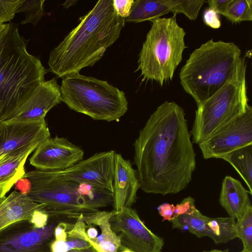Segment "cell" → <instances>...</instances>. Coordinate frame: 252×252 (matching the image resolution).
<instances>
[{"mask_svg": "<svg viewBox=\"0 0 252 252\" xmlns=\"http://www.w3.org/2000/svg\"><path fill=\"white\" fill-rule=\"evenodd\" d=\"M232 24L252 21V0H233L222 15Z\"/></svg>", "mask_w": 252, "mask_h": 252, "instance_id": "26", "label": "cell"}, {"mask_svg": "<svg viewBox=\"0 0 252 252\" xmlns=\"http://www.w3.org/2000/svg\"><path fill=\"white\" fill-rule=\"evenodd\" d=\"M23 0H0V24L10 22Z\"/></svg>", "mask_w": 252, "mask_h": 252, "instance_id": "29", "label": "cell"}, {"mask_svg": "<svg viewBox=\"0 0 252 252\" xmlns=\"http://www.w3.org/2000/svg\"><path fill=\"white\" fill-rule=\"evenodd\" d=\"M238 173L252 194V144L236 149L221 158Z\"/></svg>", "mask_w": 252, "mask_h": 252, "instance_id": "22", "label": "cell"}, {"mask_svg": "<svg viewBox=\"0 0 252 252\" xmlns=\"http://www.w3.org/2000/svg\"><path fill=\"white\" fill-rule=\"evenodd\" d=\"M40 143L28 145L0 157V189L5 195L25 175L24 165L28 157Z\"/></svg>", "mask_w": 252, "mask_h": 252, "instance_id": "18", "label": "cell"}, {"mask_svg": "<svg viewBox=\"0 0 252 252\" xmlns=\"http://www.w3.org/2000/svg\"><path fill=\"white\" fill-rule=\"evenodd\" d=\"M78 2V0H66L62 5L63 8H68V7L75 5Z\"/></svg>", "mask_w": 252, "mask_h": 252, "instance_id": "41", "label": "cell"}, {"mask_svg": "<svg viewBox=\"0 0 252 252\" xmlns=\"http://www.w3.org/2000/svg\"><path fill=\"white\" fill-rule=\"evenodd\" d=\"M60 88L62 102L94 120L117 121L128 110L125 93L106 81L76 73L63 78Z\"/></svg>", "mask_w": 252, "mask_h": 252, "instance_id": "6", "label": "cell"}, {"mask_svg": "<svg viewBox=\"0 0 252 252\" xmlns=\"http://www.w3.org/2000/svg\"><path fill=\"white\" fill-rule=\"evenodd\" d=\"M237 238L242 242L243 252H252V206H249L236 220Z\"/></svg>", "mask_w": 252, "mask_h": 252, "instance_id": "25", "label": "cell"}, {"mask_svg": "<svg viewBox=\"0 0 252 252\" xmlns=\"http://www.w3.org/2000/svg\"><path fill=\"white\" fill-rule=\"evenodd\" d=\"M61 102V88L57 79L54 77L45 80L35 90L11 120L31 122L45 119L47 113Z\"/></svg>", "mask_w": 252, "mask_h": 252, "instance_id": "16", "label": "cell"}, {"mask_svg": "<svg viewBox=\"0 0 252 252\" xmlns=\"http://www.w3.org/2000/svg\"><path fill=\"white\" fill-rule=\"evenodd\" d=\"M116 153L113 150L98 153L59 172L66 179L85 182L114 193Z\"/></svg>", "mask_w": 252, "mask_h": 252, "instance_id": "14", "label": "cell"}, {"mask_svg": "<svg viewBox=\"0 0 252 252\" xmlns=\"http://www.w3.org/2000/svg\"><path fill=\"white\" fill-rule=\"evenodd\" d=\"M174 207L173 204L168 203H164L158 207V213L163 218L162 221H171L174 216Z\"/></svg>", "mask_w": 252, "mask_h": 252, "instance_id": "37", "label": "cell"}, {"mask_svg": "<svg viewBox=\"0 0 252 252\" xmlns=\"http://www.w3.org/2000/svg\"><path fill=\"white\" fill-rule=\"evenodd\" d=\"M45 0H23L16 13H24L25 19L21 24L31 23L35 26L44 15Z\"/></svg>", "mask_w": 252, "mask_h": 252, "instance_id": "27", "label": "cell"}, {"mask_svg": "<svg viewBox=\"0 0 252 252\" xmlns=\"http://www.w3.org/2000/svg\"><path fill=\"white\" fill-rule=\"evenodd\" d=\"M119 252H131L127 250H123L122 251H120Z\"/></svg>", "mask_w": 252, "mask_h": 252, "instance_id": "46", "label": "cell"}, {"mask_svg": "<svg viewBox=\"0 0 252 252\" xmlns=\"http://www.w3.org/2000/svg\"><path fill=\"white\" fill-rule=\"evenodd\" d=\"M65 242L67 245L69 251L85 249L92 246L87 241L81 238L73 236L67 235Z\"/></svg>", "mask_w": 252, "mask_h": 252, "instance_id": "36", "label": "cell"}, {"mask_svg": "<svg viewBox=\"0 0 252 252\" xmlns=\"http://www.w3.org/2000/svg\"><path fill=\"white\" fill-rule=\"evenodd\" d=\"M59 219L50 218L41 228L33 227L29 220L9 225L0 231V252H51L50 245Z\"/></svg>", "mask_w": 252, "mask_h": 252, "instance_id": "10", "label": "cell"}, {"mask_svg": "<svg viewBox=\"0 0 252 252\" xmlns=\"http://www.w3.org/2000/svg\"><path fill=\"white\" fill-rule=\"evenodd\" d=\"M3 105L2 102L0 100V123L1 122V116L3 111Z\"/></svg>", "mask_w": 252, "mask_h": 252, "instance_id": "44", "label": "cell"}, {"mask_svg": "<svg viewBox=\"0 0 252 252\" xmlns=\"http://www.w3.org/2000/svg\"><path fill=\"white\" fill-rule=\"evenodd\" d=\"M196 209L194 199L191 196H189L175 206L173 217L191 214L194 212Z\"/></svg>", "mask_w": 252, "mask_h": 252, "instance_id": "30", "label": "cell"}, {"mask_svg": "<svg viewBox=\"0 0 252 252\" xmlns=\"http://www.w3.org/2000/svg\"><path fill=\"white\" fill-rule=\"evenodd\" d=\"M49 219L48 215L42 209L35 211L29 221L35 228H41L47 224Z\"/></svg>", "mask_w": 252, "mask_h": 252, "instance_id": "32", "label": "cell"}, {"mask_svg": "<svg viewBox=\"0 0 252 252\" xmlns=\"http://www.w3.org/2000/svg\"><path fill=\"white\" fill-rule=\"evenodd\" d=\"M207 236L216 244L227 243L237 238L235 219L208 217L206 222Z\"/></svg>", "mask_w": 252, "mask_h": 252, "instance_id": "23", "label": "cell"}, {"mask_svg": "<svg viewBox=\"0 0 252 252\" xmlns=\"http://www.w3.org/2000/svg\"><path fill=\"white\" fill-rule=\"evenodd\" d=\"M173 6V0H134L129 16L125 19V22H151L171 12Z\"/></svg>", "mask_w": 252, "mask_h": 252, "instance_id": "21", "label": "cell"}, {"mask_svg": "<svg viewBox=\"0 0 252 252\" xmlns=\"http://www.w3.org/2000/svg\"><path fill=\"white\" fill-rule=\"evenodd\" d=\"M247 62L241 57L231 77L217 92L197 105L190 131L199 145L220 127L245 113L250 106L246 85Z\"/></svg>", "mask_w": 252, "mask_h": 252, "instance_id": "7", "label": "cell"}, {"mask_svg": "<svg viewBox=\"0 0 252 252\" xmlns=\"http://www.w3.org/2000/svg\"><path fill=\"white\" fill-rule=\"evenodd\" d=\"M84 155L80 147L67 138L50 136L37 146L30 162L40 170H63L83 160Z\"/></svg>", "mask_w": 252, "mask_h": 252, "instance_id": "13", "label": "cell"}, {"mask_svg": "<svg viewBox=\"0 0 252 252\" xmlns=\"http://www.w3.org/2000/svg\"><path fill=\"white\" fill-rule=\"evenodd\" d=\"M249 193L239 181L226 176L222 182L220 203L229 217L237 220L252 205Z\"/></svg>", "mask_w": 252, "mask_h": 252, "instance_id": "20", "label": "cell"}, {"mask_svg": "<svg viewBox=\"0 0 252 252\" xmlns=\"http://www.w3.org/2000/svg\"><path fill=\"white\" fill-rule=\"evenodd\" d=\"M203 19L205 24L213 29H217L221 27L218 14L212 10L206 9L203 13Z\"/></svg>", "mask_w": 252, "mask_h": 252, "instance_id": "33", "label": "cell"}, {"mask_svg": "<svg viewBox=\"0 0 252 252\" xmlns=\"http://www.w3.org/2000/svg\"><path fill=\"white\" fill-rule=\"evenodd\" d=\"M171 12L176 15L183 13L190 20H195L205 0H173Z\"/></svg>", "mask_w": 252, "mask_h": 252, "instance_id": "28", "label": "cell"}, {"mask_svg": "<svg viewBox=\"0 0 252 252\" xmlns=\"http://www.w3.org/2000/svg\"><path fill=\"white\" fill-rule=\"evenodd\" d=\"M233 0H208L206 1L209 9L214 11L218 14L223 15L227 11Z\"/></svg>", "mask_w": 252, "mask_h": 252, "instance_id": "34", "label": "cell"}, {"mask_svg": "<svg viewBox=\"0 0 252 252\" xmlns=\"http://www.w3.org/2000/svg\"><path fill=\"white\" fill-rule=\"evenodd\" d=\"M28 42L20 35L18 25L11 22L0 34L1 122L15 116L50 71L38 57L28 52Z\"/></svg>", "mask_w": 252, "mask_h": 252, "instance_id": "3", "label": "cell"}, {"mask_svg": "<svg viewBox=\"0 0 252 252\" xmlns=\"http://www.w3.org/2000/svg\"><path fill=\"white\" fill-rule=\"evenodd\" d=\"M252 144V107L228 122L198 145L204 159L221 158L232 151Z\"/></svg>", "mask_w": 252, "mask_h": 252, "instance_id": "11", "label": "cell"}, {"mask_svg": "<svg viewBox=\"0 0 252 252\" xmlns=\"http://www.w3.org/2000/svg\"><path fill=\"white\" fill-rule=\"evenodd\" d=\"M184 109L164 101L150 115L133 144L140 189L176 194L187 187L196 168V154Z\"/></svg>", "mask_w": 252, "mask_h": 252, "instance_id": "1", "label": "cell"}, {"mask_svg": "<svg viewBox=\"0 0 252 252\" xmlns=\"http://www.w3.org/2000/svg\"><path fill=\"white\" fill-rule=\"evenodd\" d=\"M50 136L45 119L0 123V157L34 143H41Z\"/></svg>", "mask_w": 252, "mask_h": 252, "instance_id": "15", "label": "cell"}, {"mask_svg": "<svg viewBox=\"0 0 252 252\" xmlns=\"http://www.w3.org/2000/svg\"><path fill=\"white\" fill-rule=\"evenodd\" d=\"M134 0H112L113 6L117 14L126 19L131 10Z\"/></svg>", "mask_w": 252, "mask_h": 252, "instance_id": "31", "label": "cell"}, {"mask_svg": "<svg viewBox=\"0 0 252 252\" xmlns=\"http://www.w3.org/2000/svg\"><path fill=\"white\" fill-rule=\"evenodd\" d=\"M203 252H226L215 249V250H211L209 251H204ZM241 252H243L242 251Z\"/></svg>", "mask_w": 252, "mask_h": 252, "instance_id": "45", "label": "cell"}, {"mask_svg": "<svg viewBox=\"0 0 252 252\" xmlns=\"http://www.w3.org/2000/svg\"><path fill=\"white\" fill-rule=\"evenodd\" d=\"M44 207L26 194L13 191L0 205V231L14 222L30 220L35 211Z\"/></svg>", "mask_w": 252, "mask_h": 252, "instance_id": "19", "label": "cell"}, {"mask_svg": "<svg viewBox=\"0 0 252 252\" xmlns=\"http://www.w3.org/2000/svg\"><path fill=\"white\" fill-rule=\"evenodd\" d=\"M5 198V195L3 194L2 190L0 189V205L4 201Z\"/></svg>", "mask_w": 252, "mask_h": 252, "instance_id": "42", "label": "cell"}, {"mask_svg": "<svg viewBox=\"0 0 252 252\" xmlns=\"http://www.w3.org/2000/svg\"><path fill=\"white\" fill-rule=\"evenodd\" d=\"M208 217L203 215L197 209L189 214L173 217L170 222L172 227L188 230L198 238L207 236L206 222Z\"/></svg>", "mask_w": 252, "mask_h": 252, "instance_id": "24", "label": "cell"}, {"mask_svg": "<svg viewBox=\"0 0 252 252\" xmlns=\"http://www.w3.org/2000/svg\"><path fill=\"white\" fill-rule=\"evenodd\" d=\"M113 187L114 210L119 212L124 208L131 207L140 188L139 181L131 162L118 153L115 156Z\"/></svg>", "mask_w": 252, "mask_h": 252, "instance_id": "17", "label": "cell"}, {"mask_svg": "<svg viewBox=\"0 0 252 252\" xmlns=\"http://www.w3.org/2000/svg\"><path fill=\"white\" fill-rule=\"evenodd\" d=\"M15 189L21 193L27 195L31 189L30 182L26 177H22L14 184Z\"/></svg>", "mask_w": 252, "mask_h": 252, "instance_id": "38", "label": "cell"}, {"mask_svg": "<svg viewBox=\"0 0 252 252\" xmlns=\"http://www.w3.org/2000/svg\"><path fill=\"white\" fill-rule=\"evenodd\" d=\"M176 15L151 21L138 55V67L142 81H154L162 86L172 80L176 69L182 61L187 47L186 32L177 22Z\"/></svg>", "mask_w": 252, "mask_h": 252, "instance_id": "5", "label": "cell"}, {"mask_svg": "<svg viewBox=\"0 0 252 252\" xmlns=\"http://www.w3.org/2000/svg\"><path fill=\"white\" fill-rule=\"evenodd\" d=\"M125 23L115 12L112 0L97 1L51 51L50 71L63 79L92 66L117 41Z\"/></svg>", "mask_w": 252, "mask_h": 252, "instance_id": "2", "label": "cell"}, {"mask_svg": "<svg viewBox=\"0 0 252 252\" xmlns=\"http://www.w3.org/2000/svg\"><path fill=\"white\" fill-rule=\"evenodd\" d=\"M73 224L65 221H60L54 230V237L56 240L65 241L67 237V231L73 226Z\"/></svg>", "mask_w": 252, "mask_h": 252, "instance_id": "35", "label": "cell"}, {"mask_svg": "<svg viewBox=\"0 0 252 252\" xmlns=\"http://www.w3.org/2000/svg\"><path fill=\"white\" fill-rule=\"evenodd\" d=\"M67 252H99V251L92 245L90 247L87 248L72 250L68 251Z\"/></svg>", "mask_w": 252, "mask_h": 252, "instance_id": "40", "label": "cell"}, {"mask_svg": "<svg viewBox=\"0 0 252 252\" xmlns=\"http://www.w3.org/2000/svg\"><path fill=\"white\" fill-rule=\"evenodd\" d=\"M51 252H67L69 251L65 241L54 239L50 245Z\"/></svg>", "mask_w": 252, "mask_h": 252, "instance_id": "39", "label": "cell"}, {"mask_svg": "<svg viewBox=\"0 0 252 252\" xmlns=\"http://www.w3.org/2000/svg\"><path fill=\"white\" fill-rule=\"evenodd\" d=\"M116 212L96 211L81 214L68 231L89 242L99 252H118L120 239L112 230L110 219Z\"/></svg>", "mask_w": 252, "mask_h": 252, "instance_id": "12", "label": "cell"}, {"mask_svg": "<svg viewBox=\"0 0 252 252\" xmlns=\"http://www.w3.org/2000/svg\"><path fill=\"white\" fill-rule=\"evenodd\" d=\"M113 231L120 239L119 251L131 252H161L164 241L149 229L131 207L115 212L110 219Z\"/></svg>", "mask_w": 252, "mask_h": 252, "instance_id": "9", "label": "cell"}, {"mask_svg": "<svg viewBox=\"0 0 252 252\" xmlns=\"http://www.w3.org/2000/svg\"><path fill=\"white\" fill-rule=\"evenodd\" d=\"M7 24H0V34L4 31L6 28Z\"/></svg>", "mask_w": 252, "mask_h": 252, "instance_id": "43", "label": "cell"}, {"mask_svg": "<svg viewBox=\"0 0 252 252\" xmlns=\"http://www.w3.org/2000/svg\"><path fill=\"white\" fill-rule=\"evenodd\" d=\"M29 179L31 189L27 195L34 202L45 205L49 218L76 219L83 213L98 211L78 191L80 182L66 179L59 171L34 170L23 176Z\"/></svg>", "mask_w": 252, "mask_h": 252, "instance_id": "8", "label": "cell"}, {"mask_svg": "<svg viewBox=\"0 0 252 252\" xmlns=\"http://www.w3.org/2000/svg\"><path fill=\"white\" fill-rule=\"evenodd\" d=\"M241 58V50L233 42L211 39L190 54L180 69V84L197 106L224 85Z\"/></svg>", "mask_w": 252, "mask_h": 252, "instance_id": "4", "label": "cell"}]
</instances>
